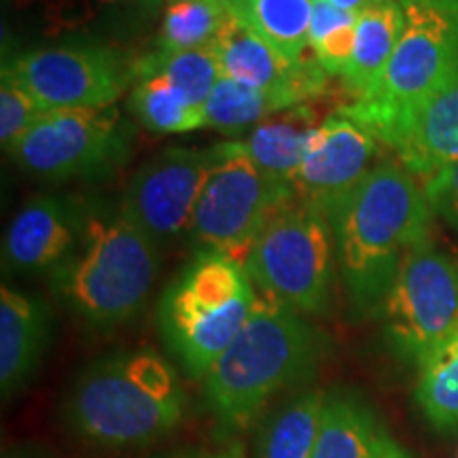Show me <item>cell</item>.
Returning a JSON list of instances; mask_svg holds the SVG:
<instances>
[{
	"mask_svg": "<svg viewBox=\"0 0 458 458\" xmlns=\"http://www.w3.org/2000/svg\"><path fill=\"white\" fill-rule=\"evenodd\" d=\"M47 111L34 100V96L3 66L0 77V140L4 151H11L24 134Z\"/></svg>",
	"mask_w": 458,
	"mask_h": 458,
	"instance_id": "83f0119b",
	"label": "cell"
},
{
	"mask_svg": "<svg viewBox=\"0 0 458 458\" xmlns=\"http://www.w3.org/2000/svg\"><path fill=\"white\" fill-rule=\"evenodd\" d=\"M318 125L317 111L308 105H300L257 123L242 145L267 179L293 191L295 179Z\"/></svg>",
	"mask_w": 458,
	"mask_h": 458,
	"instance_id": "ac0fdd59",
	"label": "cell"
},
{
	"mask_svg": "<svg viewBox=\"0 0 458 458\" xmlns=\"http://www.w3.org/2000/svg\"><path fill=\"white\" fill-rule=\"evenodd\" d=\"M244 267L261 295L303 317L329 314L337 259L327 215L301 202L280 208L250 246Z\"/></svg>",
	"mask_w": 458,
	"mask_h": 458,
	"instance_id": "8992f818",
	"label": "cell"
},
{
	"mask_svg": "<svg viewBox=\"0 0 458 458\" xmlns=\"http://www.w3.org/2000/svg\"><path fill=\"white\" fill-rule=\"evenodd\" d=\"M376 458H411L410 452L401 445L397 439L393 437L386 428H382L380 442H377V450H376Z\"/></svg>",
	"mask_w": 458,
	"mask_h": 458,
	"instance_id": "4dcf8cb0",
	"label": "cell"
},
{
	"mask_svg": "<svg viewBox=\"0 0 458 458\" xmlns=\"http://www.w3.org/2000/svg\"><path fill=\"white\" fill-rule=\"evenodd\" d=\"M206 128H213L227 134H236L246 128H255L272 114L289 111L283 102L266 91L246 88L233 79L221 77L208 100L204 102Z\"/></svg>",
	"mask_w": 458,
	"mask_h": 458,
	"instance_id": "4316f807",
	"label": "cell"
},
{
	"mask_svg": "<svg viewBox=\"0 0 458 458\" xmlns=\"http://www.w3.org/2000/svg\"><path fill=\"white\" fill-rule=\"evenodd\" d=\"M134 130L117 106L47 111L11 148L17 165L51 182L88 181L128 162Z\"/></svg>",
	"mask_w": 458,
	"mask_h": 458,
	"instance_id": "9c48e42d",
	"label": "cell"
},
{
	"mask_svg": "<svg viewBox=\"0 0 458 458\" xmlns=\"http://www.w3.org/2000/svg\"><path fill=\"white\" fill-rule=\"evenodd\" d=\"M418 368L416 403L435 431L458 433V329Z\"/></svg>",
	"mask_w": 458,
	"mask_h": 458,
	"instance_id": "603a6c76",
	"label": "cell"
},
{
	"mask_svg": "<svg viewBox=\"0 0 458 458\" xmlns=\"http://www.w3.org/2000/svg\"><path fill=\"white\" fill-rule=\"evenodd\" d=\"M257 286L244 263L196 250L157 303V329L191 377H204L255 310Z\"/></svg>",
	"mask_w": 458,
	"mask_h": 458,
	"instance_id": "5b68a950",
	"label": "cell"
},
{
	"mask_svg": "<svg viewBox=\"0 0 458 458\" xmlns=\"http://www.w3.org/2000/svg\"><path fill=\"white\" fill-rule=\"evenodd\" d=\"M456 458H458V452H456Z\"/></svg>",
	"mask_w": 458,
	"mask_h": 458,
	"instance_id": "74e56055",
	"label": "cell"
},
{
	"mask_svg": "<svg viewBox=\"0 0 458 458\" xmlns=\"http://www.w3.org/2000/svg\"><path fill=\"white\" fill-rule=\"evenodd\" d=\"M213 49L221 77L266 91L286 108L300 106L303 100L318 96L327 83V72L312 54L300 64H293L263 41L232 7Z\"/></svg>",
	"mask_w": 458,
	"mask_h": 458,
	"instance_id": "5bb4252c",
	"label": "cell"
},
{
	"mask_svg": "<svg viewBox=\"0 0 458 458\" xmlns=\"http://www.w3.org/2000/svg\"><path fill=\"white\" fill-rule=\"evenodd\" d=\"M377 139L344 113L320 122L293 191L295 199L327 215L376 168Z\"/></svg>",
	"mask_w": 458,
	"mask_h": 458,
	"instance_id": "4fadbf2b",
	"label": "cell"
},
{
	"mask_svg": "<svg viewBox=\"0 0 458 458\" xmlns=\"http://www.w3.org/2000/svg\"><path fill=\"white\" fill-rule=\"evenodd\" d=\"M280 55L300 64L310 51L314 0H244L229 4Z\"/></svg>",
	"mask_w": 458,
	"mask_h": 458,
	"instance_id": "7402d4cb",
	"label": "cell"
},
{
	"mask_svg": "<svg viewBox=\"0 0 458 458\" xmlns=\"http://www.w3.org/2000/svg\"><path fill=\"white\" fill-rule=\"evenodd\" d=\"M208 458H246V456H244L242 445H240V444H229L227 448H223L221 452H215V454L208 456Z\"/></svg>",
	"mask_w": 458,
	"mask_h": 458,
	"instance_id": "836d02e7",
	"label": "cell"
},
{
	"mask_svg": "<svg viewBox=\"0 0 458 458\" xmlns=\"http://www.w3.org/2000/svg\"><path fill=\"white\" fill-rule=\"evenodd\" d=\"M376 139L397 153L411 174L428 176L458 162V77L431 98L410 108L382 130Z\"/></svg>",
	"mask_w": 458,
	"mask_h": 458,
	"instance_id": "2e32d148",
	"label": "cell"
},
{
	"mask_svg": "<svg viewBox=\"0 0 458 458\" xmlns=\"http://www.w3.org/2000/svg\"><path fill=\"white\" fill-rule=\"evenodd\" d=\"M88 202L71 196H37L11 219L3 238V270L11 276L51 274L81 240Z\"/></svg>",
	"mask_w": 458,
	"mask_h": 458,
	"instance_id": "9a60e30c",
	"label": "cell"
},
{
	"mask_svg": "<svg viewBox=\"0 0 458 458\" xmlns=\"http://www.w3.org/2000/svg\"><path fill=\"white\" fill-rule=\"evenodd\" d=\"M382 422L360 394L327 391L312 458H376Z\"/></svg>",
	"mask_w": 458,
	"mask_h": 458,
	"instance_id": "44dd1931",
	"label": "cell"
},
{
	"mask_svg": "<svg viewBox=\"0 0 458 458\" xmlns=\"http://www.w3.org/2000/svg\"><path fill=\"white\" fill-rule=\"evenodd\" d=\"M216 162V147H172L131 174L119 208L157 244L189 232L199 193Z\"/></svg>",
	"mask_w": 458,
	"mask_h": 458,
	"instance_id": "7c38bea8",
	"label": "cell"
},
{
	"mask_svg": "<svg viewBox=\"0 0 458 458\" xmlns=\"http://www.w3.org/2000/svg\"><path fill=\"white\" fill-rule=\"evenodd\" d=\"M168 3H170V0H168Z\"/></svg>",
	"mask_w": 458,
	"mask_h": 458,
	"instance_id": "f35d334b",
	"label": "cell"
},
{
	"mask_svg": "<svg viewBox=\"0 0 458 458\" xmlns=\"http://www.w3.org/2000/svg\"><path fill=\"white\" fill-rule=\"evenodd\" d=\"M3 458H51L43 448L37 445H15V448L4 450Z\"/></svg>",
	"mask_w": 458,
	"mask_h": 458,
	"instance_id": "1f68e13d",
	"label": "cell"
},
{
	"mask_svg": "<svg viewBox=\"0 0 458 458\" xmlns=\"http://www.w3.org/2000/svg\"><path fill=\"white\" fill-rule=\"evenodd\" d=\"M422 187L433 215L458 232V162L435 172Z\"/></svg>",
	"mask_w": 458,
	"mask_h": 458,
	"instance_id": "f546056e",
	"label": "cell"
},
{
	"mask_svg": "<svg viewBox=\"0 0 458 458\" xmlns=\"http://www.w3.org/2000/svg\"><path fill=\"white\" fill-rule=\"evenodd\" d=\"M164 9V0H94V11L105 17L106 30L122 37L145 30L162 17Z\"/></svg>",
	"mask_w": 458,
	"mask_h": 458,
	"instance_id": "f1b7e54d",
	"label": "cell"
},
{
	"mask_svg": "<svg viewBox=\"0 0 458 458\" xmlns=\"http://www.w3.org/2000/svg\"><path fill=\"white\" fill-rule=\"evenodd\" d=\"M405 26V13L399 0H376L357 20V41L346 81L352 100H365L380 85L388 62Z\"/></svg>",
	"mask_w": 458,
	"mask_h": 458,
	"instance_id": "d6986e66",
	"label": "cell"
},
{
	"mask_svg": "<svg viewBox=\"0 0 458 458\" xmlns=\"http://www.w3.org/2000/svg\"><path fill=\"white\" fill-rule=\"evenodd\" d=\"M128 106L136 122L153 134H185L206 128L202 108L191 105L174 85L156 74L136 79Z\"/></svg>",
	"mask_w": 458,
	"mask_h": 458,
	"instance_id": "cb8c5ba5",
	"label": "cell"
},
{
	"mask_svg": "<svg viewBox=\"0 0 458 458\" xmlns=\"http://www.w3.org/2000/svg\"><path fill=\"white\" fill-rule=\"evenodd\" d=\"M377 318L394 354L420 363L458 329V263L431 238L418 242L401 261Z\"/></svg>",
	"mask_w": 458,
	"mask_h": 458,
	"instance_id": "30bf717a",
	"label": "cell"
},
{
	"mask_svg": "<svg viewBox=\"0 0 458 458\" xmlns=\"http://www.w3.org/2000/svg\"><path fill=\"white\" fill-rule=\"evenodd\" d=\"M159 244L122 213L88 202V219L72 255L49 274V286L79 323L108 331L136 318L159 266Z\"/></svg>",
	"mask_w": 458,
	"mask_h": 458,
	"instance_id": "277c9868",
	"label": "cell"
},
{
	"mask_svg": "<svg viewBox=\"0 0 458 458\" xmlns=\"http://www.w3.org/2000/svg\"><path fill=\"white\" fill-rule=\"evenodd\" d=\"M329 4H334V7L342 9V11H348V13H363L365 9L369 7V4H374L376 0H327Z\"/></svg>",
	"mask_w": 458,
	"mask_h": 458,
	"instance_id": "d6a6232c",
	"label": "cell"
},
{
	"mask_svg": "<svg viewBox=\"0 0 458 458\" xmlns=\"http://www.w3.org/2000/svg\"><path fill=\"white\" fill-rule=\"evenodd\" d=\"M327 391L295 393L257 422L255 458H312Z\"/></svg>",
	"mask_w": 458,
	"mask_h": 458,
	"instance_id": "ffe728a7",
	"label": "cell"
},
{
	"mask_svg": "<svg viewBox=\"0 0 458 458\" xmlns=\"http://www.w3.org/2000/svg\"><path fill=\"white\" fill-rule=\"evenodd\" d=\"M450 3V7H452V11H454L456 13V17H458V0H448Z\"/></svg>",
	"mask_w": 458,
	"mask_h": 458,
	"instance_id": "e575fe53",
	"label": "cell"
},
{
	"mask_svg": "<svg viewBox=\"0 0 458 458\" xmlns=\"http://www.w3.org/2000/svg\"><path fill=\"white\" fill-rule=\"evenodd\" d=\"M62 414L71 431L100 448L148 445L174 431L187 414L179 374L151 348H125L79 371Z\"/></svg>",
	"mask_w": 458,
	"mask_h": 458,
	"instance_id": "3957f363",
	"label": "cell"
},
{
	"mask_svg": "<svg viewBox=\"0 0 458 458\" xmlns=\"http://www.w3.org/2000/svg\"><path fill=\"white\" fill-rule=\"evenodd\" d=\"M134 60L111 45L74 41L21 51L4 68L43 111L106 108L134 85Z\"/></svg>",
	"mask_w": 458,
	"mask_h": 458,
	"instance_id": "8fae6325",
	"label": "cell"
},
{
	"mask_svg": "<svg viewBox=\"0 0 458 458\" xmlns=\"http://www.w3.org/2000/svg\"><path fill=\"white\" fill-rule=\"evenodd\" d=\"M47 301L4 283L0 289V393L13 399L37 374L51 342Z\"/></svg>",
	"mask_w": 458,
	"mask_h": 458,
	"instance_id": "e0dca14e",
	"label": "cell"
},
{
	"mask_svg": "<svg viewBox=\"0 0 458 458\" xmlns=\"http://www.w3.org/2000/svg\"><path fill=\"white\" fill-rule=\"evenodd\" d=\"M329 351V335L310 318L259 293L242 331L204 376V399L219 431L253 427L278 393L310 382Z\"/></svg>",
	"mask_w": 458,
	"mask_h": 458,
	"instance_id": "7a4b0ae2",
	"label": "cell"
},
{
	"mask_svg": "<svg viewBox=\"0 0 458 458\" xmlns=\"http://www.w3.org/2000/svg\"><path fill=\"white\" fill-rule=\"evenodd\" d=\"M399 3L405 26L380 85L369 98L340 108L371 134L458 77V17L448 0Z\"/></svg>",
	"mask_w": 458,
	"mask_h": 458,
	"instance_id": "52a82bcc",
	"label": "cell"
},
{
	"mask_svg": "<svg viewBox=\"0 0 458 458\" xmlns=\"http://www.w3.org/2000/svg\"><path fill=\"white\" fill-rule=\"evenodd\" d=\"M168 458H185V456H181V454H174V456H168Z\"/></svg>",
	"mask_w": 458,
	"mask_h": 458,
	"instance_id": "8d00e7d4",
	"label": "cell"
},
{
	"mask_svg": "<svg viewBox=\"0 0 458 458\" xmlns=\"http://www.w3.org/2000/svg\"><path fill=\"white\" fill-rule=\"evenodd\" d=\"M229 4H238V3H244V0H227Z\"/></svg>",
	"mask_w": 458,
	"mask_h": 458,
	"instance_id": "d590c367",
	"label": "cell"
},
{
	"mask_svg": "<svg viewBox=\"0 0 458 458\" xmlns=\"http://www.w3.org/2000/svg\"><path fill=\"white\" fill-rule=\"evenodd\" d=\"M229 15L227 0H170L156 37L159 51L213 47Z\"/></svg>",
	"mask_w": 458,
	"mask_h": 458,
	"instance_id": "d4e9b609",
	"label": "cell"
},
{
	"mask_svg": "<svg viewBox=\"0 0 458 458\" xmlns=\"http://www.w3.org/2000/svg\"><path fill=\"white\" fill-rule=\"evenodd\" d=\"M216 162L193 210L189 238L198 250L242 261L274 215L297 202L257 168L242 142H219Z\"/></svg>",
	"mask_w": 458,
	"mask_h": 458,
	"instance_id": "ba28073f",
	"label": "cell"
},
{
	"mask_svg": "<svg viewBox=\"0 0 458 458\" xmlns=\"http://www.w3.org/2000/svg\"><path fill=\"white\" fill-rule=\"evenodd\" d=\"M337 276L357 318L380 314L401 261L431 238L433 210L425 187L397 164H377L363 182L327 213Z\"/></svg>",
	"mask_w": 458,
	"mask_h": 458,
	"instance_id": "6da1fadb",
	"label": "cell"
},
{
	"mask_svg": "<svg viewBox=\"0 0 458 458\" xmlns=\"http://www.w3.org/2000/svg\"><path fill=\"white\" fill-rule=\"evenodd\" d=\"M156 74L170 81L185 98L199 108L208 100L210 91L219 83L221 71L213 47L191 49V51H159L134 60V81L139 77Z\"/></svg>",
	"mask_w": 458,
	"mask_h": 458,
	"instance_id": "484cf974",
	"label": "cell"
}]
</instances>
